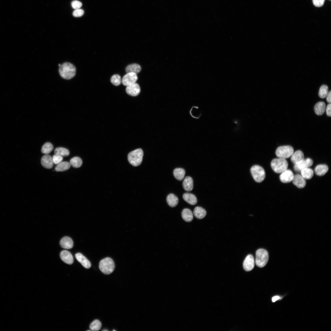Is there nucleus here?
Returning a JSON list of instances; mask_svg holds the SVG:
<instances>
[{"label":"nucleus","instance_id":"obj_33","mask_svg":"<svg viewBox=\"0 0 331 331\" xmlns=\"http://www.w3.org/2000/svg\"><path fill=\"white\" fill-rule=\"evenodd\" d=\"M329 92L328 87L327 85H324L321 86L319 89L318 95L322 98L326 97Z\"/></svg>","mask_w":331,"mask_h":331},{"label":"nucleus","instance_id":"obj_17","mask_svg":"<svg viewBox=\"0 0 331 331\" xmlns=\"http://www.w3.org/2000/svg\"><path fill=\"white\" fill-rule=\"evenodd\" d=\"M41 162L42 166L47 169H51L53 166L54 163L52 158L48 154H46L43 156Z\"/></svg>","mask_w":331,"mask_h":331},{"label":"nucleus","instance_id":"obj_30","mask_svg":"<svg viewBox=\"0 0 331 331\" xmlns=\"http://www.w3.org/2000/svg\"><path fill=\"white\" fill-rule=\"evenodd\" d=\"M70 163L73 167L78 168L81 166L82 164V159L78 157H75L71 158L70 160Z\"/></svg>","mask_w":331,"mask_h":331},{"label":"nucleus","instance_id":"obj_44","mask_svg":"<svg viewBox=\"0 0 331 331\" xmlns=\"http://www.w3.org/2000/svg\"></svg>","mask_w":331,"mask_h":331},{"label":"nucleus","instance_id":"obj_42","mask_svg":"<svg viewBox=\"0 0 331 331\" xmlns=\"http://www.w3.org/2000/svg\"><path fill=\"white\" fill-rule=\"evenodd\" d=\"M280 297L279 296H275L273 297L272 299V300L273 302H275L276 301L280 299Z\"/></svg>","mask_w":331,"mask_h":331},{"label":"nucleus","instance_id":"obj_26","mask_svg":"<svg viewBox=\"0 0 331 331\" xmlns=\"http://www.w3.org/2000/svg\"><path fill=\"white\" fill-rule=\"evenodd\" d=\"M141 70V66L136 63H133L128 65L126 67L125 69L127 73L132 72L136 74L140 72Z\"/></svg>","mask_w":331,"mask_h":331},{"label":"nucleus","instance_id":"obj_38","mask_svg":"<svg viewBox=\"0 0 331 331\" xmlns=\"http://www.w3.org/2000/svg\"><path fill=\"white\" fill-rule=\"evenodd\" d=\"M84 13V11L82 10L78 9L73 11V15L75 17H80L82 16Z\"/></svg>","mask_w":331,"mask_h":331},{"label":"nucleus","instance_id":"obj_15","mask_svg":"<svg viewBox=\"0 0 331 331\" xmlns=\"http://www.w3.org/2000/svg\"><path fill=\"white\" fill-rule=\"evenodd\" d=\"M304 159L303 153L300 150H298L294 152L291 158V162L294 165L300 163Z\"/></svg>","mask_w":331,"mask_h":331},{"label":"nucleus","instance_id":"obj_36","mask_svg":"<svg viewBox=\"0 0 331 331\" xmlns=\"http://www.w3.org/2000/svg\"><path fill=\"white\" fill-rule=\"evenodd\" d=\"M52 158L53 163L55 164H58L61 162L63 157L62 156L55 154L53 156Z\"/></svg>","mask_w":331,"mask_h":331},{"label":"nucleus","instance_id":"obj_8","mask_svg":"<svg viewBox=\"0 0 331 331\" xmlns=\"http://www.w3.org/2000/svg\"><path fill=\"white\" fill-rule=\"evenodd\" d=\"M138 79L137 74L132 72L127 73L123 77L121 82L124 86H128L135 83Z\"/></svg>","mask_w":331,"mask_h":331},{"label":"nucleus","instance_id":"obj_34","mask_svg":"<svg viewBox=\"0 0 331 331\" xmlns=\"http://www.w3.org/2000/svg\"><path fill=\"white\" fill-rule=\"evenodd\" d=\"M101 325V322L99 320L96 319L90 324L89 328L90 330L92 331H98L100 329Z\"/></svg>","mask_w":331,"mask_h":331},{"label":"nucleus","instance_id":"obj_31","mask_svg":"<svg viewBox=\"0 0 331 331\" xmlns=\"http://www.w3.org/2000/svg\"><path fill=\"white\" fill-rule=\"evenodd\" d=\"M55 154L62 156H67L70 154L69 150L67 149L59 147L56 148L54 150Z\"/></svg>","mask_w":331,"mask_h":331},{"label":"nucleus","instance_id":"obj_16","mask_svg":"<svg viewBox=\"0 0 331 331\" xmlns=\"http://www.w3.org/2000/svg\"><path fill=\"white\" fill-rule=\"evenodd\" d=\"M75 257L82 265L86 268H89L91 267V264L89 260L80 253H78L75 255Z\"/></svg>","mask_w":331,"mask_h":331},{"label":"nucleus","instance_id":"obj_5","mask_svg":"<svg viewBox=\"0 0 331 331\" xmlns=\"http://www.w3.org/2000/svg\"><path fill=\"white\" fill-rule=\"evenodd\" d=\"M269 258L267 251L263 249H260L257 250L256 253L255 263L259 267L262 268L267 264Z\"/></svg>","mask_w":331,"mask_h":331},{"label":"nucleus","instance_id":"obj_11","mask_svg":"<svg viewBox=\"0 0 331 331\" xmlns=\"http://www.w3.org/2000/svg\"><path fill=\"white\" fill-rule=\"evenodd\" d=\"M126 91L128 95L132 96H136L140 93V89L139 85L135 83L127 86Z\"/></svg>","mask_w":331,"mask_h":331},{"label":"nucleus","instance_id":"obj_35","mask_svg":"<svg viewBox=\"0 0 331 331\" xmlns=\"http://www.w3.org/2000/svg\"><path fill=\"white\" fill-rule=\"evenodd\" d=\"M110 81L112 84L114 85L118 86L121 84L122 80L120 75L115 74L111 77Z\"/></svg>","mask_w":331,"mask_h":331},{"label":"nucleus","instance_id":"obj_29","mask_svg":"<svg viewBox=\"0 0 331 331\" xmlns=\"http://www.w3.org/2000/svg\"><path fill=\"white\" fill-rule=\"evenodd\" d=\"M70 166V163L67 162H62L57 164L55 168V169L57 172L64 171L68 169Z\"/></svg>","mask_w":331,"mask_h":331},{"label":"nucleus","instance_id":"obj_25","mask_svg":"<svg viewBox=\"0 0 331 331\" xmlns=\"http://www.w3.org/2000/svg\"><path fill=\"white\" fill-rule=\"evenodd\" d=\"M166 201L169 206L171 207H176L178 204V199L175 195L172 193L169 194L166 198Z\"/></svg>","mask_w":331,"mask_h":331},{"label":"nucleus","instance_id":"obj_24","mask_svg":"<svg viewBox=\"0 0 331 331\" xmlns=\"http://www.w3.org/2000/svg\"><path fill=\"white\" fill-rule=\"evenodd\" d=\"M328 167L326 165L320 164L317 166L314 169L315 173L319 176L324 175L328 171Z\"/></svg>","mask_w":331,"mask_h":331},{"label":"nucleus","instance_id":"obj_6","mask_svg":"<svg viewBox=\"0 0 331 331\" xmlns=\"http://www.w3.org/2000/svg\"><path fill=\"white\" fill-rule=\"evenodd\" d=\"M250 172L254 180L257 182H261L265 178L264 169L259 165H255L252 166L250 169Z\"/></svg>","mask_w":331,"mask_h":331},{"label":"nucleus","instance_id":"obj_19","mask_svg":"<svg viewBox=\"0 0 331 331\" xmlns=\"http://www.w3.org/2000/svg\"><path fill=\"white\" fill-rule=\"evenodd\" d=\"M184 189L186 191H191L193 187V180L192 178L189 176L186 177L182 183Z\"/></svg>","mask_w":331,"mask_h":331},{"label":"nucleus","instance_id":"obj_13","mask_svg":"<svg viewBox=\"0 0 331 331\" xmlns=\"http://www.w3.org/2000/svg\"><path fill=\"white\" fill-rule=\"evenodd\" d=\"M60 256L61 259L65 263L69 264H71L73 263V257L69 251L66 250L62 251Z\"/></svg>","mask_w":331,"mask_h":331},{"label":"nucleus","instance_id":"obj_2","mask_svg":"<svg viewBox=\"0 0 331 331\" xmlns=\"http://www.w3.org/2000/svg\"><path fill=\"white\" fill-rule=\"evenodd\" d=\"M143 155V151L141 149H136L128 154V161L132 165L135 166H139L142 162Z\"/></svg>","mask_w":331,"mask_h":331},{"label":"nucleus","instance_id":"obj_37","mask_svg":"<svg viewBox=\"0 0 331 331\" xmlns=\"http://www.w3.org/2000/svg\"><path fill=\"white\" fill-rule=\"evenodd\" d=\"M71 5L74 9H79L82 6V4L79 1L74 0L72 2Z\"/></svg>","mask_w":331,"mask_h":331},{"label":"nucleus","instance_id":"obj_18","mask_svg":"<svg viewBox=\"0 0 331 331\" xmlns=\"http://www.w3.org/2000/svg\"><path fill=\"white\" fill-rule=\"evenodd\" d=\"M61 246L64 249H70L73 246V242L71 238L68 237L63 238L60 242Z\"/></svg>","mask_w":331,"mask_h":331},{"label":"nucleus","instance_id":"obj_27","mask_svg":"<svg viewBox=\"0 0 331 331\" xmlns=\"http://www.w3.org/2000/svg\"><path fill=\"white\" fill-rule=\"evenodd\" d=\"M185 173V170L181 168H176L173 172L174 177L176 179L179 181H181L184 179Z\"/></svg>","mask_w":331,"mask_h":331},{"label":"nucleus","instance_id":"obj_21","mask_svg":"<svg viewBox=\"0 0 331 331\" xmlns=\"http://www.w3.org/2000/svg\"><path fill=\"white\" fill-rule=\"evenodd\" d=\"M181 216L183 220L186 222H189L193 219V214L191 211L188 208H185L181 212Z\"/></svg>","mask_w":331,"mask_h":331},{"label":"nucleus","instance_id":"obj_4","mask_svg":"<svg viewBox=\"0 0 331 331\" xmlns=\"http://www.w3.org/2000/svg\"><path fill=\"white\" fill-rule=\"evenodd\" d=\"M271 166L274 172L280 173L287 169L288 163L285 159L278 158L272 160Z\"/></svg>","mask_w":331,"mask_h":331},{"label":"nucleus","instance_id":"obj_40","mask_svg":"<svg viewBox=\"0 0 331 331\" xmlns=\"http://www.w3.org/2000/svg\"><path fill=\"white\" fill-rule=\"evenodd\" d=\"M331 103H329V104L328 105H327V106L326 107V114L329 116H330L331 115Z\"/></svg>","mask_w":331,"mask_h":331},{"label":"nucleus","instance_id":"obj_32","mask_svg":"<svg viewBox=\"0 0 331 331\" xmlns=\"http://www.w3.org/2000/svg\"><path fill=\"white\" fill-rule=\"evenodd\" d=\"M53 149V145L50 143L47 142L43 146L41 151L43 153L47 154L50 153Z\"/></svg>","mask_w":331,"mask_h":331},{"label":"nucleus","instance_id":"obj_10","mask_svg":"<svg viewBox=\"0 0 331 331\" xmlns=\"http://www.w3.org/2000/svg\"><path fill=\"white\" fill-rule=\"evenodd\" d=\"M254 264L253 256L251 254H249L246 256L243 262V268L246 271H250L253 269Z\"/></svg>","mask_w":331,"mask_h":331},{"label":"nucleus","instance_id":"obj_39","mask_svg":"<svg viewBox=\"0 0 331 331\" xmlns=\"http://www.w3.org/2000/svg\"><path fill=\"white\" fill-rule=\"evenodd\" d=\"M325 1V0H312L314 6L317 7L322 6L324 4Z\"/></svg>","mask_w":331,"mask_h":331},{"label":"nucleus","instance_id":"obj_14","mask_svg":"<svg viewBox=\"0 0 331 331\" xmlns=\"http://www.w3.org/2000/svg\"><path fill=\"white\" fill-rule=\"evenodd\" d=\"M293 184L299 188H303L306 185L305 179L300 175L297 174L294 175L292 181Z\"/></svg>","mask_w":331,"mask_h":331},{"label":"nucleus","instance_id":"obj_12","mask_svg":"<svg viewBox=\"0 0 331 331\" xmlns=\"http://www.w3.org/2000/svg\"><path fill=\"white\" fill-rule=\"evenodd\" d=\"M294 177L293 173L290 170L287 169L282 173L280 176L281 181L284 183H288L292 181Z\"/></svg>","mask_w":331,"mask_h":331},{"label":"nucleus","instance_id":"obj_28","mask_svg":"<svg viewBox=\"0 0 331 331\" xmlns=\"http://www.w3.org/2000/svg\"><path fill=\"white\" fill-rule=\"evenodd\" d=\"M300 172L301 175L304 179H310L314 175L313 170L309 167L302 169Z\"/></svg>","mask_w":331,"mask_h":331},{"label":"nucleus","instance_id":"obj_23","mask_svg":"<svg viewBox=\"0 0 331 331\" xmlns=\"http://www.w3.org/2000/svg\"><path fill=\"white\" fill-rule=\"evenodd\" d=\"M193 213L195 216L198 219L204 218L206 215V211L203 208L196 207L194 209Z\"/></svg>","mask_w":331,"mask_h":331},{"label":"nucleus","instance_id":"obj_3","mask_svg":"<svg viewBox=\"0 0 331 331\" xmlns=\"http://www.w3.org/2000/svg\"><path fill=\"white\" fill-rule=\"evenodd\" d=\"M115 264L112 259L106 257L102 259L100 262L99 268L101 271L104 274L109 275L114 270Z\"/></svg>","mask_w":331,"mask_h":331},{"label":"nucleus","instance_id":"obj_22","mask_svg":"<svg viewBox=\"0 0 331 331\" xmlns=\"http://www.w3.org/2000/svg\"><path fill=\"white\" fill-rule=\"evenodd\" d=\"M325 105L323 101H320L316 103L314 107L315 112L318 115H321L325 110Z\"/></svg>","mask_w":331,"mask_h":331},{"label":"nucleus","instance_id":"obj_1","mask_svg":"<svg viewBox=\"0 0 331 331\" xmlns=\"http://www.w3.org/2000/svg\"><path fill=\"white\" fill-rule=\"evenodd\" d=\"M76 72L75 67L70 63L65 62L59 67V74L64 79L68 80L72 78L75 75Z\"/></svg>","mask_w":331,"mask_h":331},{"label":"nucleus","instance_id":"obj_9","mask_svg":"<svg viewBox=\"0 0 331 331\" xmlns=\"http://www.w3.org/2000/svg\"><path fill=\"white\" fill-rule=\"evenodd\" d=\"M313 163V162L312 159L308 158L304 159L302 162L298 164H295L294 169L295 171L300 172L302 169L311 166Z\"/></svg>","mask_w":331,"mask_h":331},{"label":"nucleus","instance_id":"obj_7","mask_svg":"<svg viewBox=\"0 0 331 331\" xmlns=\"http://www.w3.org/2000/svg\"><path fill=\"white\" fill-rule=\"evenodd\" d=\"M294 152L292 147L287 145L279 146L276 149L275 153L278 158L285 159L291 157Z\"/></svg>","mask_w":331,"mask_h":331},{"label":"nucleus","instance_id":"obj_41","mask_svg":"<svg viewBox=\"0 0 331 331\" xmlns=\"http://www.w3.org/2000/svg\"><path fill=\"white\" fill-rule=\"evenodd\" d=\"M331 91H330L328 93L327 96L326 97V101H327V102H328L329 103H331Z\"/></svg>","mask_w":331,"mask_h":331},{"label":"nucleus","instance_id":"obj_20","mask_svg":"<svg viewBox=\"0 0 331 331\" xmlns=\"http://www.w3.org/2000/svg\"><path fill=\"white\" fill-rule=\"evenodd\" d=\"M184 200L191 205H194L197 203V199L193 194L189 193H185L183 195Z\"/></svg>","mask_w":331,"mask_h":331},{"label":"nucleus","instance_id":"obj_43","mask_svg":"<svg viewBox=\"0 0 331 331\" xmlns=\"http://www.w3.org/2000/svg\"><path fill=\"white\" fill-rule=\"evenodd\" d=\"M60 65H61V64H59V66H60Z\"/></svg>","mask_w":331,"mask_h":331}]
</instances>
